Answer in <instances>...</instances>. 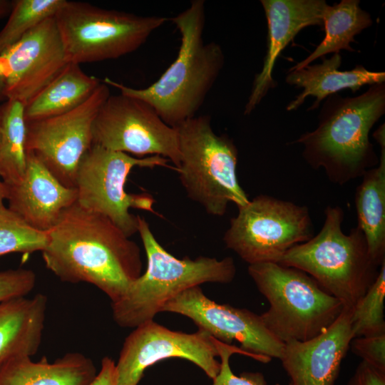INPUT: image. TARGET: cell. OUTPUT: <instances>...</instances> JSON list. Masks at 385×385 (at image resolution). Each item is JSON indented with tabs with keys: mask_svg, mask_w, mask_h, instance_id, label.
Here are the masks:
<instances>
[{
	"mask_svg": "<svg viewBox=\"0 0 385 385\" xmlns=\"http://www.w3.org/2000/svg\"><path fill=\"white\" fill-rule=\"evenodd\" d=\"M24 105L7 99L0 106V177L7 185L19 183L26 169Z\"/></svg>",
	"mask_w": 385,
	"mask_h": 385,
	"instance_id": "25",
	"label": "cell"
},
{
	"mask_svg": "<svg viewBox=\"0 0 385 385\" xmlns=\"http://www.w3.org/2000/svg\"><path fill=\"white\" fill-rule=\"evenodd\" d=\"M349 348L362 361L385 371V333L354 337Z\"/></svg>",
	"mask_w": 385,
	"mask_h": 385,
	"instance_id": "31",
	"label": "cell"
},
{
	"mask_svg": "<svg viewBox=\"0 0 385 385\" xmlns=\"http://www.w3.org/2000/svg\"><path fill=\"white\" fill-rule=\"evenodd\" d=\"M47 302V297L41 293L0 302V369L14 358L37 353Z\"/></svg>",
	"mask_w": 385,
	"mask_h": 385,
	"instance_id": "20",
	"label": "cell"
},
{
	"mask_svg": "<svg viewBox=\"0 0 385 385\" xmlns=\"http://www.w3.org/2000/svg\"><path fill=\"white\" fill-rule=\"evenodd\" d=\"M384 113V83L369 86L354 97L335 93L324 103L317 128L290 144H302L307 163L323 169L331 183L343 185L378 165L369 133Z\"/></svg>",
	"mask_w": 385,
	"mask_h": 385,
	"instance_id": "3",
	"label": "cell"
},
{
	"mask_svg": "<svg viewBox=\"0 0 385 385\" xmlns=\"http://www.w3.org/2000/svg\"><path fill=\"white\" fill-rule=\"evenodd\" d=\"M313 236L309 209L260 195L238 207L223 235L225 246L249 265L278 262L292 247Z\"/></svg>",
	"mask_w": 385,
	"mask_h": 385,
	"instance_id": "10",
	"label": "cell"
},
{
	"mask_svg": "<svg viewBox=\"0 0 385 385\" xmlns=\"http://www.w3.org/2000/svg\"><path fill=\"white\" fill-rule=\"evenodd\" d=\"M69 63L115 59L135 51L168 19L67 1L55 16Z\"/></svg>",
	"mask_w": 385,
	"mask_h": 385,
	"instance_id": "8",
	"label": "cell"
},
{
	"mask_svg": "<svg viewBox=\"0 0 385 385\" xmlns=\"http://www.w3.org/2000/svg\"><path fill=\"white\" fill-rule=\"evenodd\" d=\"M347 385H385V371L361 361Z\"/></svg>",
	"mask_w": 385,
	"mask_h": 385,
	"instance_id": "32",
	"label": "cell"
},
{
	"mask_svg": "<svg viewBox=\"0 0 385 385\" xmlns=\"http://www.w3.org/2000/svg\"><path fill=\"white\" fill-rule=\"evenodd\" d=\"M68 63L55 16L44 20L0 53L5 98L25 106Z\"/></svg>",
	"mask_w": 385,
	"mask_h": 385,
	"instance_id": "15",
	"label": "cell"
},
{
	"mask_svg": "<svg viewBox=\"0 0 385 385\" xmlns=\"http://www.w3.org/2000/svg\"><path fill=\"white\" fill-rule=\"evenodd\" d=\"M134 329L125 338L115 364L118 385H138L147 368L170 358L192 362L212 379L218 374V340L207 332L173 331L153 320Z\"/></svg>",
	"mask_w": 385,
	"mask_h": 385,
	"instance_id": "13",
	"label": "cell"
},
{
	"mask_svg": "<svg viewBox=\"0 0 385 385\" xmlns=\"http://www.w3.org/2000/svg\"><path fill=\"white\" fill-rule=\"evenodd\" d=\"M110 95L108 86L102 82L76 108L26 122V152L34 153L66 187L75 188L79 163L93 144V121Z\"/></svg>",
	"mask_w": 385,
	"mask_h": 385,
	"instance_id": "12",
	"label": "cell"
},
{
	"mask_svg": "<svg viewBox=\"0 0 385 385\" xmlns=\"http://www.w3.org/2000/svg\"><path fill=\"white\" fill-rule=\"evenodd\" d=\"M78 64L68 63L62 71L24 106L26 122L69 112L83 103L101 84Z\"/></svg>",
	"mask_w": 385,
	"mask_h": 385,
	"instance_id": "23",
	"label": "cell"
},
{
	"mask_svg": "<svg viewBox=\"0 0 385 385\" xmlns=\"http://www.w3.org/2000/svg\"><path fill=\"white\" fill-rule=\"evenodd\" d=\"M267 24V46L262 70L255 75L244 114L249 115L277 82L272 73L276 61L303 29L323 27L324 0H261Z\"/></svg>",
	"mask_w": 385,
	"mask_h": 385,
	"instance_id": "17",
	"label": "cell"
},
{
	"mask_svg": "<svg viewBox=\"0 0 385 385\" xmlns=\"http://www.w3.org/2000/svg\"><path fill=\"white\" fill-rule=\"evenodd\" d=\"M7 188L6 183L0 177V209L4 207V201L6 200Z\"/></svg>",
	"mask_w": 385,
	"mask_h": 385,
	"instance_id": "35",
	"label": "cell"
},
{
	"mask_svg": "<svg viewBox=\"0 0 385 385\" xmlns=\"http://www.w3.org/2000/svg\"><path fill=\"white\" fill-rule=\"evenodd\" d=\"M354 338L351 310L343 308L323 332L307 341L284 343L279 360L292 385H334Z\"/></svg>",
	"mask_w": 385,
	"mask_h": 385,
	"instance_id": "16",
	"label": "cell"
},
{
	"mask_svg": "<svg viewBox=\"0 0 385 385\" xmlns=\"http://www.w3.org/2000/svg\"><path fill=\"white\" fill-rule=\"evenodd\" d=\"M5 90V80L0 76V100L5 98L4 96Z\"/></svg>",
	"mask_w": 385,
	"mask_h": 385,
	"instance_id": "36",
	"label": "cell"
},
{
	"mask_svg": "<svg viewBox=\"0 0 385 385\" xmlns=\"http://www.w3.org/2000/svg\"><path fill=\"white\" fill-rule=\"evenodd\" d=\"M47 233L42 258L62 282L91 284L114 302L142 274L137 243L108 217L77 202L62 212Z\"/></svg>",
	"mask_w": 385,
	"mask_h": 385,
	"instance_id": "1",
	"label": "cell"
},
{
	"mask_svg": "<svg viewBox=\"0 0 385 385\" xmlns=\"http://www.w3.org/2000/svg\"><path fill=\"white\" fill-rule=\"evenodd\" d=\"M36 282V276L32 270L19 267L0 270V302L26 297Z\"/></svg>",
	"mask_w": 385,
	"mask_h": 385,
	"instance_id": "30",
	"label": "cell"
},
{
	"mask_svg": "<svg viewBox=\"0 0 385 385\" xmlns=\"http://www.w3.org/2000/svg\"><path fill=\"white\" fill-rule=\"evenodd\" d=\"M385 262L374 282L351 310L354 337L385 333Z\"/></svg>",
	"mask_w": 385,
	"mask_h": 385,
	"instance_id": "27",
	"label": "cell"
},
{
	"mask_svg": "<svg viewBox=\"0 0 385 385\" xmlns=\"http://www.w3.org/2000/svg\"><path fill=\"white\" fill-rule=\"evenodd\" d=\"M248 274L270 308L260 314L283 343L307 341L327 329L343 310L342 303L306 272L277 262L249 265Z\"/></svg>",
	"mask_w": 385,
	"mask_h": 385,
	"instance_id": "7",
	"label": "cell"
},
{
	"mask_svg": "<svg viewBox=\"0 0 385 385\" xmlns=\"http://www.w3.org/2000/svg\"><path fill=\"white\" fill-rule=\"evenodd\" d=\"M168 162L160 155L134 158L92 144L77 169L76 202L108 217L130 237L138 232V215L130 209L153 212L155 200L146 193H128L125 189L127 178L135 167L153 168L165 166Z\"/></svg>",
	"mask_w": 385,
	"mask_h": 385,
	"instance_id": "9",
	"label": "cell"
},
{
	"mask_svg": "<svg viewBox=\"0 0 385 385\" xmlns=\"http://www.w3.org/2000/svg\"><path fill=\"white\" fill-rule=\"evenodd\" d=\"M13 5V1L0 0V19L9 14Z\"/></svg>",
	"mask_w": 385,
	"mask_h": 385,
	"instance_id": "34",
	"label": "cell"
},
{
	"mask_svg": "<svg viewBox=\"0 0 385 385\" xmlns=\"http://www.w3.org/2000/svg\"><path fill=\"white\" fill-rule=\"evenodd\" d=\"M138 233L147 267L119 299L111 302L113 319L121 327L135 328L153 320L165 304L187 289L206 282L227 284L235 277L236 267L230 257H175L161 246L148 222L139 215Z\"/></svg>",
	"mask_w": 385,
	"mask_h": 385,
	"instance_id": "4",
	"label": "cell"
},
{
	"mask_svg": "<svg viewBox=\"0 0 385 385\" xmlns=\"http://www.w3.org/2000/svg\"><path fill=\"white\" fill-rule=\"evenodd\" d=\"M93 144L135 155H160L178 167L180 151L175 128L165 123L147 103L136 98L110 95L92 128Z\"/></svg>",
	"mask_w": 385,
	"mask_h": 385,
	"instance_id": "11",
	"label": "cell"
},
{
	"mask_svg": "<svg viewBox=\"0 0 385 385\" xmlns=\"http://www.w3.org/2000/svg\"><path fill=\"white\" fill-rule=\"evenodd\" d=\"M180 183L192 201L207 214L223 216L230 202L238 207L250 199L237 176L238 151L227 135H217L209 115H195L175 127Z\"/></svg>",
	"mask_w": 385,
	"mask_h": 385,
	"instance_id": "6",
	"label": "cell"
},
{
	"mask_svg": "<svg viewBox=\"0 0 385 385\" xmlns=\"http://www.w3.org/2000/svg\"><path fill=\"white\" fill-rule=\"evenodd\" d=\"M322 58V63L308 65L288 72L286 83L303 91L287 105V111L297 109L309 96L315 97L314 102L307 109L312 111L317 108L324 98L339 91L350 89L355 93L364 86L385 81L384 72L371 71L361 65H357L351 70L339 71L342 63L339 53H334L329 58Z\"/></svg>",
	"mask_w": 385,
	"mask_h": 385,
	"instance_id": "19",
	"label": "cell"
},
{
	"mask_svg": "<svg viewBox=\"0 0 385 385\" xmlns=\"http://www.w3.org/2000/svg\"><path fill=\"white\" fill-rule=\"evenodd\" d=\"M21 180L6 185L8 207L31 227L48 232L62 212L76 202L75 188L63 185L32 153L26 152Z\"/></svg>",
	"mask_w": 385,
	"mask_h": 385,
	"instance_id": "18",
	"label": "cell"
},
{
	"mask_svg": "<svg viewBox=\"0 0 385 385\" xmlns=\"http://www.w3.org/2000/svg\"><path fill=\"white\" fill-rule=\"evenodd\" d=\"M97 374L93 361L79 352H69L49 362L45 356L14 358L0 369V385H89Z\"/></svg>",
	"mask_w": 385,
	"mask_h": 385,
	"instance_id": "22",
	"label": "cell"
},
{
	"mask_svg": "<svg viewBox=\"0 0 385 385\" xmlns=\"http://www.w3.org/2000/svg\"><path fill=\"white\" fill-rule=\"evenodd\" d=\"M66 0L13 1L9 17L0 31V53L44 20L54 17Z\"/></svg>",
	"mask_w": 385,
	"mask_h": 385,
	"instance_id": "26",
	"label": "cell"
},
{
	"mask_svg": "<svg viewBox=\"0 0 385 385\" xmlns=\"http://www.w3.org/2000/svg\"><path fill=\"white\" fill-rule=\"evenodd\" d=\"M219 357L221 359L218 374L212 379V385H267L264 375L260 372H243L235 375L230 366V357L235 353L249 356L240 347L217 341ZM288 385H292L289 382Z\"/></svg>",
	"mask_w": 385,
	"mask_h": 385,
	"instance_id": "29",
	"label": "cell"
},
{
	"mask_svg": "<svg viewBox=\"0 0 385 385\" xmlns=\"http://www.w3.org/2000/svg\"><path fill=\"white\" fill-rule=\"evenodd\" d=\"M205 2L193 0L171 19L180 35L175 61L160 78L143 88H134L106 77L103 83L120 93L149 104L173 128L197 115L225 63L221 46L205 43Z\"/></svg>",
	"mask_w": 385,
	"mask_h": 385,
	"instance_id": "2",
	"label": "cell"
},
{
	"mask_svg": "<svg viewBox=\"0 0 385 385\" xmlns=\"http://www.w3.org/2000/svg\"><path fill=\"white\" fill-rule=\"evenodd\" d=\"M380 146L377 165L366 170L357 186L354 202L357 227L363 232L369 252L381 265L385 262V128L381 125L373 133Z\"/></svg>",
	"mask_w": 385,
	"mask_h": 385,
	"instance_id": "21",
	"label": "cell"
},
{
	"mask_svg": "<svg viewBox=\"0 0 385 385\" xmlns=\"http://www.w3.org/2000/svg\"><path fill=\"white\" fill-rule=\"evenodd\" d=\"M47 243V232L31 227L8 207L0 209V257L41 252Z\"/></svg>",
	"mask_w": 385,
	"mask_h": 385,
	"instance_id": "28",
	"label": "cell"
},
{
	"mask_svg": "<svg viewBox=\"0 0 385 385\" xmlns=\"http://www.w3.org/2000/svg\"><path fill=\"white\" fill-rule=\"evenodd\" d=\"M190 319L198 329L227 344H240L250 356L263 363L279 359L284 343L265 327L260 314L245 308L219 304L208 298L200 286L185 289L169 300L161 309Z\"/></svg>",
	"mask_w": 385,
	"mask_h": 385,
	"instance_id": "14",
	"label": "cell"
},
{
	"mask_svg": "<svg viewBox=\"0 0 385 385\" xmlns=\"http://www.w3.org/2000/svg\"><path fill=\"white\" fill-rule=\"evenodd\" d=\"M344 217L339 206H327L319 232L290 248L277 263L306 272L343 308L352 310L376 279L381 265L370 255L357 226L349 234L344 232Z\"/></svg>",
	"mask_w": 385,
	"mask_h": 385,
	"instance_id": "5",
	"label": "cell"
},
{
	"mask_svg": "<svg viewBox=\"0 0 385 385\" xmlns=\"http://www.w3.org/2000/svg\"><path fill=\"white\" fill-rule=\"evenodd\" d=\"M359 0H342L325 6L323 15L324 37L307 58L289 68V71L302 68L328 53H339L341 50L354 51L350 43L354 36L372 25L369 12L359 6Z\"/></svg>",
	"mask_w": 385,
	"mask_h": 385,
	"instance_id": "24",
	"label": "cell"
},
{
	"mask_svg": "<svg viewBox=\"0 0 385 385\" xmlns=\"http://www.w3.org/2000/svg\"><path fill=\"white\" fill-rule=\"evenodd\" d=\"M89 385H118L116 364L111 358H103L101 369Z\"/></svg>",
	"mask_w": 385,
	"mask_h": 385,
	"instance_id": "33",
	"label": "cell"
}]
</instances>
